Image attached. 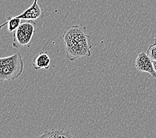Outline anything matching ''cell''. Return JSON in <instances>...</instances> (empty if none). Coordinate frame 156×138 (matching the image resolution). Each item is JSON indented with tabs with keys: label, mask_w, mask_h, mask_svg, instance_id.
I'll return each instance as SVG.
<instances>
[{
	"label": "cell",
	"mask_w": 156,
	"mask_h": 138,
	"mask_svg": "<svg viewBox=\"0 0 156 138\" xmlns=\"http://www.w3.org/2000/svg\"><path fill=\"white\" fill-rule=\"evenodd\" d=\"M66 57L73 61L81 57L91 55L90 37L86 33V27L72 25L66 29L63 34Z\"/></svg>",
	"instance_id": "obj_1"
},
{
	"label": "cell",
	"mask_w": 156,
	"mask_h": 138,
	"mask_svg": "<svg viewBox=\"0 0 156 138\" xmlns=\"http://www.w3.org/2000/svg\"><path fill=\"white\" fill-rule=\"evenodd\" d=\"M23 61L20 52L0 58V81L16 79L23 73Z\"/></svg>",
	"instance_id": "obj_2"
},
{
	"label": "cell",
	"mask_w": 156,
	"mask_h": 138,
	"mask_svg": "<svg viewBox=\"0 0 156 138\" xmlns=\"http://www.w3.org/2000/svg\"><path fill=\"white\" fill-rule=\"evenodd\" d=\"M36 23L33 21H27L20 24L13 32L12 45L15 48H20L29 45L35 31Z\"/></svg>",
	"instance_id": "obj_3"
},
{
	"label": "cell",
	"mask_w": 156,
	"mask_h": 138,
	"mask_svg": "<svg viewBox=\"0 0 156 138\" xmlns=\"http://www.w3.org/2000/svg\"><path fill=\"white\" fill-rule=\"evenodd\" d=\"M43 17V8L40 3L35 0L33 4L28 9L25 10L21 14L17 16L20 19L33 21Z\"/></svg>",
	"instance_id": "obj_4"
},
{
	"label": "cell",
	"mask_w": 156,
	"mask_h": 138,
	"mask_svg": "<svg viewBox=\"0 0 156 138\" xmlns=\"http://www.w3.org/2000/svg\"><path fill=\"white\" fill-rule=\"evenodd\" d=\"M135 66L139 71L147 73L152 77L156 78V73L154 70L152 61L146 53L142 52L137 55L135 61Z\"/></svg>",
	"instance_id": "obj_5"
},
{
	"label": "cell",
	"mask_w": 156,
	"mask_h": 138,
	"mask_svg": "<svg viewBox=\"0 0 156 138\" xmlns=\"http://www.w3.org/2000/svg\"><path fill=\"white\" fill-rule=\"evenodd\" d=\"M51 59L47 52H41L33 58L32 65L33 69L39 70L44 69L48 70L50 67Z\"/></svg>",
	"instance_id": "obj_6"
},
{
	"label": "cell",
	"mask_w": 156,
	"mask_h": 138,
	"mask_svg": "<svg viewBox=\"0 0 156 138\" xmlns=\"http://www.w3.org/2000/svg\"><path fill=\"white\" fill-rule=\"evenodd\" d=\"M33 138H73V137L66 129H49L41 136H34Z\"/></svg>",
	"instance_id": "obj_7"
},
{
	"label": "cell",
	"mask_w": 156,
	"mask_h": 138,
	"mask_svg": "<svg viewBox=\"0 0 156 138\" xmlns=\"http://www.w3.org/2000/svg\"><path fill=\"white\" fill-rule=\"evenodd\" d=\"M21 19L17 18V16L7 17V21L5 23L0 25V30H1V29L3 28V27H4L5 25H7V29H8V31L14 32L21 23Z\"/></svg>",
	"instance_id": "obj_8"
},
{
	"label": "cell",
	"mask_w": 156,
	"mask_h": 138,
	"mask_svg": "<svg viewBox=\"0 0 156 138\" xmlns=\"http://www.w3.org/2000/svg\"><path fill=\"white\" fill-rule=\"evenodd\" d=\"M146 54L152 61H156V44L155 43L149 47Z\"/></svg>",
	"instance_id": "obj_9"
},
{
	"label": "cell",
	"mask_w": 156,
	"mask_h": 138,
	"mask_svg": "<svg viewBox=\"0 0 156 138\" xmlns=\"http://www.w3.org/2000/svg\"><path fill=\"white\" fill-rule=\"evenodd\" d=\"M152 64H153V66H154L155 72L156 73V61H152Z\"/></svg>",
	"instance_id": "obj_10"
},
{
	"label": "cell",
	"mask_w": 156,
	"mask_h": 138,
	"mask_svg": "<svg viewBox=\"0 0 156 138\" xmlns=\"http://www.w3.org/2000/svg\"><path fill=\"white\" fill-rule=\"evenodd\" d=\"M154 42H155L154 43L156 44V35H155V37H154Z\"/></svg>",
	"instance_id": "obj_11"
}]
</instances>
